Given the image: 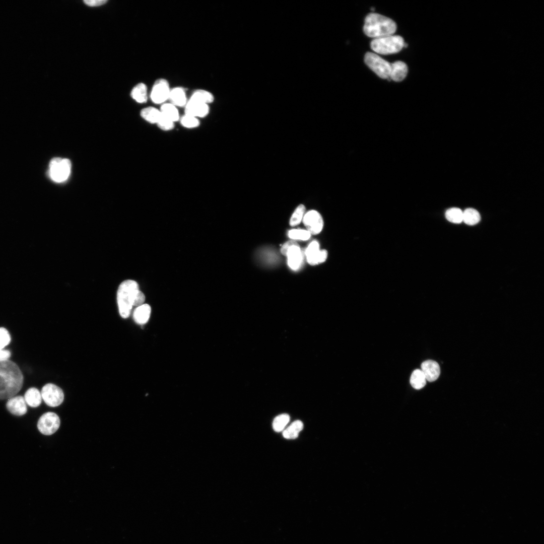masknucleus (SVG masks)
Wrapping results in <instances>:
<instances>
[{"instance_id": "nucleus-21", "label": "nucleus", "mask_w": 544, "mask_h": 544, "mask_svg": "<svg viewBox=\"0 0 544 544\" xmlns=\"http://www.w3.org/2000/svg\"><path fill=\"white\" fill-rule=\"evenodd\" d=\"M160 110L163 116L174 122L179 120L180 118L177 107L171 103H165L162 104Z\"/></svg>"}, {"instance_id": "nucleus-1", "label": "nucleus", "mask_w": 544, "mask_h": 544, "mask_svg": "<svg viewBox=\"0 0 544 544\" xmlns=\"http://www.w3.org/2000/svg\"><path fill=\"white\" fill-rule=\"evenodd\" d=\"M23 375L18 366L8 360L0 361V399L15 396L23 384Z\"/></svg>"}, {"instance_id": "nucleus-36", "label": "nucleus", "mask_w": 544, "mask_h": 544, "mask_svg": "<svg viewBox=\"0 0 544 544\" xmlns=\"http://www.w3.org/2000/svg\"><path fill=\"white\" fill-rule=\"evenodd\" d=\"M11 355V352L9 350L0 349V361L8 360Z\"/></svg>"}, {"instance_id": "nucleus-20", "label": "nucleus", "mask_w": 544, "mask_h": 544, "mask_svg": "<svg viewBox=\"0 0 544 544\" xmlns=\"http://www.w3.org/2000/svg\"><path fill=\"white\" fill-rule=\"evenodd\" d=\"M189 99L209 105L214 102V96L208 91L197 89L192 93Z\"/></svg>"}, {"instance_id": "nucleus-7", "label": "nucleus", "mask_w": 544, "mask_h": 544, "mask_svg": "<svg viewBox=\"0 0 544 544\" xmlns=\"http://www.w3.org/2000/svg\"><path fill=\"white\" fill-rule=\"evenodd\" d=\"M60 421L54 413L48 412L43 414L39 419L37 427L39 431L44 435H51L59 428Z\"/></svg>"}, {"instance_id": "nucleus-29", "label": "nucleus", "mask_w": 544, "mask_h": 544, "mask_svg": "<svg viewBox=\"0 0 544 544\" xmlns=\"http://www.w3.org/2000/svg\"><path fill=\"white\" fill-rule=\"evenodd\" d=\"M305 210V207L303 205H299L291 217L290 225L294 226L299 224L303 218Z\"/></svg>"}, {"instance_id": "nucleus-22", "label": "nucleus", "mask_w": 544, "mask_h": 544, "mask_svg": "<svg viewBox=\"0 0 544 544\" xmlns=\"http://www.w3.org/2000/svg\"><path fill=\"white\" fill-rule=\"evenodd\" d=\"M147 87L144 83H139L137 85L131 92V97L137 102L144 103L147 102L148 99Z\"/></svg>"}, {"instance_id": "nucleus-32", "label": "nucleus", "mask_w": 544, "mask_h": 544, "mask_svg": "<svg viewBox=\"0 0 544 544\" xmlns=\"http://www.w3.org/2000/svg\"><path fill=\"white\" fill-rule=\"evenodd\" d=\"M157 124L160 129L165 131L171 130L174 127V122L163 116L162 113Z\"/></svg>"}, {"instance_id": "nucleus-34", "label": "nucleus", "mask_w": 544, "mask_h": 544, "mask_svg": "<svg viewBox=\"0 0 544 544\" xmlns=\"http://www.w3.org/2000/svg\"><path fill=\"white\" fill-rule=\"evenodd\" d=\"M298 244L296 242L294 241H289L284 243L281 249V253L286 256L288 250L293 245Z\"/></svg>"}, {"instance_id": "nucleus-9", "label": "nucleus", "mask_w": 544, "mask_h": 544, "mask_svg": "<svg viewBox=\"0 0 544 544\" xmlns=\"http://www.w3.org/2000/svg\"><path fill=\"white\" fill-rule=\"evenodd\" d=\"M171 89L167 80L163 78L157 80L152 87L150 98L153 102L163 104L169 100Z\"/></svg>"}, {"instance_id": "nucleus-31", "label": "nucleus", "mask_w": 544, "mask_h": 544, "mask_svg": "<svg viewBox=\"0 0 544 544\" xmlns=\"http://www.w3.org/2000/svg\"><path fill=\"white\" fill-rule=\"evenodd\" d=\"M288 236L293 239L307 240L310 237L311 234L307 230L293 229L289 231Z\"/></svg>"}, {"instance_id": "nucleus-14", "label": "nucleus", "mask_w": 544, "mask_h": 544, "mask_svg": "<svg viewBox=\"0 0 544 544\" xmlns=\"http://www.w3.org/2000/svg\"><path fill=\"white\" fill-rule=\"evenodd\" d=\"M421 367V370L428 381L433 382L439 377L440 368L437 362L431 360H426L422 363Z\"/></svg>"}, {"instance_id": "nucleus-17", "label": "nucleus", "mask_w": 544, "mask_h": 544, "mask_svg": "<svg viewBox=\"0 0 544 544\" xmlns=\"http://www.w3.org/2000/svg\"><path fill=\"white\" fill-rule=\"evenodd\" d=\"M169 100L176 107L185 106L188 101L184 89L180 87L171 89Z\"/></svg>"}, {"instance_id": "nucleus-19", "label": "nucleus", "mask_w": 544, "mask_h": 544, "mask_svg": "<svg viewBox=\"0 0 544 544\" xmlns=\"http://www.w3.org/2000/svg\"><path fill=\"white\" fill-rule=\"evenodd\" d=\"M24 398L26 404L32 407L39 406L42 399L41 392L35 387L29 388L26 391Z\"/></svg>"}, {"instance_id": "nucleus-11", "label": "nucleus", "mask_w": 544, "mask_h": 544, "mask_svg": "<svg viewBox=\"0 0 544 544\" xmlns=\"http://www.w3.org/2000/svg\"><path fill=\"white\" fill-rule=\"evenodd\" d=\"M305 254L308 263L311 265H315L324 262L327 257V251L319 249V243L314 240L307 248Z\"/></svg>"}, {"instance_id": "nucleus-12", "label": "nucleus", "mask_w": 544, "mask_h": 544, "mask_svg": "<svg viewBox=\"0 0 544 544\" xmlns=\"http://www.w3.org/2000/svg\"><path fill=\"white\" fill-rule=\"evenodd\" d=\"M8 411L12 415L22 416L27 412V407L24 397L14 396L9 398L6 403Z\"/></svg>"}, {"instance_id": "nucleus-5", "label": "nucleus", "mask_w": 544, "mask_h": 544, "mask_svg": "<svg viewBox=\"0 0 544 544\" xmlns=\"http://www.w3.org/2000/svg\"><path fill=\"white\" fill-rule=\"evenodd\" d=\"M71 170V163L68 159L54 158L49 165L48 174L56 182H62L69 177Z\"/></svg>"}, {"instance_id": "nucleus-23", "label": "nucleus", "mask_w": 544, "mask_h": 544, "mask_svg": "<svg viewBox=\"0 0 544 544\" xmlns=\"http://www.w3.org/2000/svg\"><path fill=\"white\" fill-rule=\"evenodd\" d=\"M303 428V424L300 420L293 422L283 432V437L288 439H293L298 437L299 433Z\"/></svg>"}, {"instance_id": "nucleus-13", "label": "nucleus", "mask_w": 544, "mask_h": 544, "mask_svg": "<svg viewBox=\"0 0 544 544\" xmlns=\"http://www.w3.org/2000/svg\"><path fill=\"white\" fill-rule=\"evenodd\" d=\"M209 105L189 99L185 106V114L198 118L209 113Z\"/></svg>"}, {"instance_id": "nucleus-35", "label": "nucleus", "mask_w": 544, "mask_h": 544, "mask_svg": "<svg viewBox=\"0 0 544 544\" xmlns=\"http://www.w3.org/2000/svg\"><path fill=\"white\" fill-rule=\"evenodd\" d=\"M84 3L88 6L90 7H96L105 4L107 1L106 0H86L84 1Z\"/></svg>"}, {"instance_id": "nucleus-4", "label": "nucleus", "mask_w": 544, "mask_h": 544, "mask_svg": "<svg viewBox=\"0 0 544 544\" xmlns=\"http://www.w3.org/2000/svg\"><path fill=\"white\" fill-rule=\"evenodd\" d=\"M404 44L403 39L400 36L389 35L373 40L370 46L375 52L386 55L400 51Z\"/></svg>"}, {"instance_id": "nucleus-8", "label": "nucleus", "mask_w": 544, "mask_h": 544, "mask_svg": "<svg viewBox=\"0 0 544 544\" xmlns=\"http://www.w3.org/2000/svg\"><path fill=\"white\" fill-rule=\"evenodd\" d=\"M41 394L45 403L50 407L59 405L64 399V394L62 389L52 383L45 384L41 389Z\"/></svg>"}, {"instance_id": "nucleus-16", "label": "nucleus", "mask_w": 544, "mask_h": 544, "mask_svg": "<svg viewBox=\"0 0 544 544\" xmlns=\"http://www.w3.org/2000/svg\"><path fill=\"white\" fill-rule=\"evenodd\" d=\"M390 72L389 78L395 82H400L406 77L408 69L406 64L403 61H396L390 63Z\"/></svg>"}, {"instance_id": "nucleus-28", "label": "nucleus", "mask_w": 544, "mask_h": 544, "mask_svg": "<svg viewBox=\"0 0 544 544\" xmlns=\"http://www.w3.org/2000/svg\"><path fill=\"white\" fill-rule=\"evenodd\" d=\"M290 416L283 414L277 416L273 422V428L276 432L282 431L290 421Z\"/></svg>"}, {"instance_id": "nucleus-24", "label": "nucleus", "mask_w": 544, "mask_h": 544, "mask_svg": "<svg viewBox=\"0 0 544 544\" xmlns=\"http://www.w3.org/2000/svg\"><path fill=\"white\" fill-rule=\"evenodd\" d=\"M141 116L146 121L151 123H157L161 115L160 110L154 107H148L144 108L141 112Z\"/></svg>"}, {"instance_id": "nucleus-25", "label": "nucleus", "mask_w": 544, "mask_h": 544, "mask_svg": "<svg viewBox=\"0 0 544 544\" xmlns=\"http://www.w3.org/2000/svg\"><path fill=\"white\" fill-rule=\"evenodd\" d=\"M426 379L421 369L415 370L410 378V383L412 386L416 389H420L423 388L426 384Z\"/></svg>"}, {"instance_id": "nucleus-6", "label": "nucleus", "mask_w": 544, "mask_h": 544, "mask_svg": "<svg viewBox=\"0 0 544 544\" xmlns=\"http://www.w3.org/2000/svg\"><path fill=\"white\" fill-rule=\"evenodd\" d=\"M365 63L382 79L389 78L390 63L378 55L370 52H367L364 57Z\"/></svg>"}, {"instance_id": "nucleus-26", "label": "nucleus", "mask_w": 544, "mask_h": 544, "mask_svg": "<svg viewBox=\"0 0 544 544\" xmlns=\"http://www.w3.org/2000/svg\"><path fill=\"white\" fill-rule=\"evenodd\" d=\"M481 220L480 213L476 210L468 208L463 212V221L468 225H474Z\"/></svg>"}, {"instance_id": "nucleus-18", "label": "nucleus", "mask_w": 544, "mask_h": 544, "mask_svg": "<svg viewBox=\"0 0 544 544\" xmlns=\"http://www.w3.org/2000/svg\"><path fill=\"white\" fill-rule=\"evenodd\" d=\"M151 312V308L149 305L143 304L138 306L133 313V318L134 321L139 324H144L148 321Z\"/></svg>"}, {"instance_id": "nucleus-2", "label": "nucleus", "mask_w": 544, "mask_h": 544, "mask_svg": "<svg viewBox=\"0 0 544 544\" xmlns=\"http://www.w3.org/2000/svg\"><path fill=\"white\" fill-rule=\"evenodd\" d=\"M396 28L392 19L380 14L370 13L365 18L363 30L367 36L377 38L391 35Z\"/></svg>"}, {"instance_id": "nucleus-15", "label": "nucleus", "mask_w": 544, "mask_h": 544, "mask_svg": "<svg viewBox=\"0 0 544 544\" xmlns=\"http://www.w3.org/2000/svg\"><path fill=\"white\" fill-rule=\"evenodd\" d=\"M286 256L288 257V264L291 269L293 270L299 269L303 259V252L299 244L292 246L288 250Z\"/></svg>"}, {"instance_id": "nucleus-27", "label": "nucleus", "mask_w": 544, "mask_h": 544, "mask_svg": "<svg viewBox=\"0 0 544 544\" xmlns=\"http://www.w3.org/2000/svg\"><path fill=\"white\" fill-rule=\"evenodd\" d=\"M446 219L453 223L459 224L463 221V211L457 208H452L445 213Z\"/></svg>"}, {"instance_id": "nucleus-33", "label": "nucleus", "mask_w": 544, "mask_h": 544, "mask_svg": "<svg viewBox=\"0 0 544 544\" xmlns=\"http://www.w3.org/2000/svg\"><path fill=\"white\" fill-rule=\"evenodd\" d=\"M11 342L9 331L4 327H0V349H4Z\"/></svg>"}, {"instance_id": "nucleus-30", "label": "nucleus", "mask_w": 544, "mask_h": 544, "mask_svg": "<svg viewBox=\"0 0 544 544\" xmlns=\"http://www.w3.org/2000/svg\"><path fill=\"white\" fill-rule=\"evenodd\" d=\"M180 121L181 124L187 128H196L200 124L198 118L185 114L181 117Z\"/></svg>"}, {"instance_id": "nucleus-10", "label": "nucleus", "mask_w": 544, "mask_h": 544, "mask_svg": "<svg viewBox=\"0 0 544 544\" xmlns=\"http://www.w3.org/2000/svg\"><path fill=\"white\" fill-rule=\"evenodd\" d=\"M303 222L311 234H319L323 227V220L321 215L316 211L311 210L307 212L303 217Z\"/></svg>"}, {"instance_id": "nucleus-3", "label": "nucleus", "mask_w": 544, "mask_h": 544, "mask_svg": "<svg viewBox=\"0 0 544 544\" xmlns=\"http://www.w3.org/2000/svg\"><path fill=\"white\" fill-rule=\"evenodd\" d=\"M140 291L135 281L127 280L119 285L117 293V301L120 315L127 318L130 315L134 300Z\"/></svg>"}]
</instances>
